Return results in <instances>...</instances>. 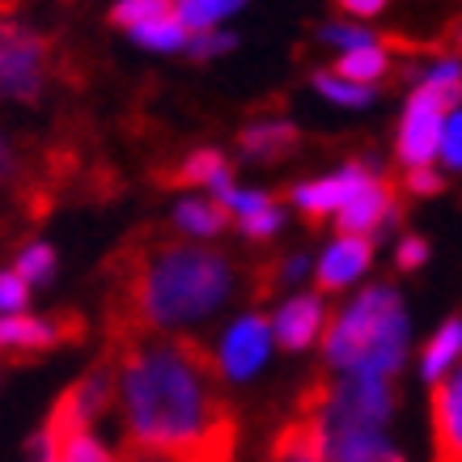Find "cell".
Wrapping results in <instances>:
<instances>
[{
    "mask_svg": "<svg viewBox=\"0 0 462 462\" xmlns=\"http://www.w3.org/2000/svg\"><path fill=\"white\" fill-rule=\"evenodd\" d=\"M102 356L115 361L127 441L170 454L234 458L238 420L221 394V361H212L196 339L153 331L106 344Z\"/></svg>",
    "mask_w": 462,
    "mask_h": 462,
    "instance_id": "obj_1",
    "label": "cell"
},
{
    "mask_svg": "<svg viewBox=\"0 0 462 462\" xmlns=\"http://www.w3.org/2000/svg\"><path fill=\"white\" fill-rule=\"evenodd\" d=\"M106 344H124L208 319L234 293L238 267L208 246L179 242L162 229H136L106 259Z\"/></svg>",
    "mask_w": 462,
    "mask_h": 462,
    "instance_id": "obj_2",
    "label": "cell"
},
{
    "mask_svg": "<svg viewBox=\"0 0 462 462\" xmlns=\"http://www.w3.org/2000/svg\"><path fill=\"white\" fill-rule=\"evenodd\" d=\"M327 365L344 374L394 378L407 352V314L391 284H374L352 301L327 331Z\"/></svg>",
    "mask_w": 462,
    "mask_h": 462,
    "instance_id": "obj_3",
    "label": "cell"
},
{
    "mask_svg": "<svg viewBox=\"0 0 462 462\" xmlns=\"http://www.w3.org/2000/svg\"><path fill=\"white\" fill-rule=\"evenodd\" d=\"M301 416H319V429L327 437L331 462L348 458L356 449L382 441V424L394 411L391 378L374 374H344L336 382H310L306 394L297 399Z\"/></svg>",
    "mask_w": 462,
    "mask_h": 462,
    "instance_id": "obj_4",
    "label": "cell"
},
{
    "mask_svg": "<svg viewBox=\"0 0 462 462\" xmlns=\"http://www.w3.org/2000/svg\"><path fill=\"white\" fill-rule=\"evenodd\" d=\"M111 394H119V382H115V361H111V356H102L89 374H81V378L72 382L69 391L56 399V407H51V411H47V420H42L39 437L56 449V454H64V446H69L72 437L89 433V424L106 411Z\"/></svg>",
    "mask_w": 462,
    "mask_h": 462,
    "instance_id": "obj_5",
    "label": "cell"
},
{
    "mask_svg": "<svg viewBox=\"0 0 462 462\" xmlns=\"http://www.w3.org/2000/svg\"><path fill=\"white\" fill-rule=\"evenodd\" d=\"M51 77V42L0 9V98L34 102Z\"/></svg>",
    "mask_w": 462,
    "mask_h": 462,
    "instance_id": "obj_6",
    "label": "cell"
},
{
    "mask_svg": "<svg viewBox=\"0 0 462 462\" xmlns=\"http://www.w3.org/2000/svg\"><path fill=\"white\" fill-rule=\"evenodd\" d=\"M458 111L446 94H437L429 85H416L411 98L403 106V124L394 136V157L403 162V170H424L433 166V157L441 153V136H446V119Z\"/></svg>",
    "mask_w": 462,
    "mask_h": 462,
    "instance_id": "obj_7",
    "label": "cell"
},
{
    "mask_svg": "<svg viewBox=\"0 0 462 462\" xmlns=\"http://www.w3.org/2000/svg\"><path fill=\"white\" fill-rule=\"evenodd\" d=\"M85 339V319L77 310L60 314H5L0 319V356L9 361H34L42 352L69 348Z\"/></svg>",
    "mask_w": 462,
    "mask_h": 462,
    "instance_id": "obj_8",
    "label": "cell"
},
{
    "mask_svg": "<svg viewBox=\"0 0 462 462\" xmlns=\"http://www.w3.org/2000/svg\"><path fill=\"white\" fill-rule=\"evenodd\" d=\"M378 179L369 166L361 162H344L336 174H322V179H310V182H297L293 191H289V204H293L306 221H322L327 212H344L352 199L361 196L369 182Z\"/></svg>",
    "mask_w": 462,
    "mask_h": 462,
    "instance_id": "obj_9",
    "label": "cell"
},
{
    "mask_svg": "<svg viewBox=\"0 0 462 462\" xmlns=\"http://www.w3.org/2000/svg\"><path fill=\"white\" fill-rule=\"evenodd\" d=\"M272 322L263 319V314H246V319H238L234 327H229V336H225L221 344V374L229 382H246L254 378L259 369H263L267 361V348H272Z\"/></svg>",
    "mask_w": 462,
    "mask_h": 462,
    "instance_id": "obj_10",
    "label": "cell"
},
{
    "mask_svg": "<svg viewBox=\"0 0 462 462\" xmlns=\"http://www.w3.org/2000/svg\"><path fill=\"white\" fill-rule=\"evenodd\" d=\"M369 259H374V238L339 234V238L319 254V267H314L319 293H344L348 284H356L365 272H369Z\"/></svg>",
    "mask_w": 462,
    "mask_h": 462,
    "instance_id": "obj_11",
    "label": "cell"
},
{
    "mask_svg": "<svg viewBox=\"0 0 462 462\" xmlns=\"http://www.w3.org/2000/svg\"><path fill=\"white\" fill-rule=\"evenodd\" d=\"M322 327H327V301H322V293H301V297H289L276 310L272 336H276V344L284 352H306L322 336Z\"/></svg>",
    "mask_w": 462,
    "mask_h": 462,
    "instance_id": "obj_12",
    "label": "cell"
},
{
    "mask_svg": "<svg viewBox=\"0 0 462 462\" xmlns=\"http://www.w3.org/2000/svg\"><path fill=\"white\" fill-rule=\"evenodd\" d=\"M394 221H399V199H394V187L386 179H374L348 208L339 212V229L356 234V238H378Z\"/></svg>",
    "mask_w": 462,
    "mask_h": 462,
    "instance_id": "obj_13",
    "label": "cell"
},
{
    "mask_svg": "<svg viewBox=\"0 0 462 462\" xmlns=\"http://www.w3.org/2000/svg\"><path fill=\"white\" fill-rule=\"evenodd\" d=\"M217 199L229 208V221L238 225L251 242H267L272 234H281L284 204L276 196H267V191H238V187H229V191H225V196H217Z\"/></svg>",
    "mask_w": 462,
    "mask_h": 462,
    "instance_id": "obj_14",
    "label": "cell"
},
{
    "mask_svg": "<svg viewBox=\"0 0 462 462\" xmlns=\"http://www.w3.org/2000/svg\"><path fill=\"white\" fill-rule=\"evenodd\" d=\"M437 462H462V365L433 386Z\"/></svg>",
    "mask_w": 462,
    "mask_h": 462,
    "instance_id": "obj_15",
    "label": "cell"
},
{
    "mask_svg": "<svg viewBox=\"0 0 462 462\" xmlns=\"http://www.w3.org/2000/svg\"><path fill=\"white\" fill-rule=\"evenodd\" d=\"M162 187H208L217 196H225L234 187V170H229V157L217 153V149H196L187 153L174 170H162L157 174Z\"/></svg>",
    "mask_w": 462,
    "mask_h": 462,
    "instance_id": "obj_16",
    "label": "cell"
},
{
    "mask_svg": "<svg viewBox=\"0 0 462 462\" xmlns=\"http://www.w3.org/2000/svg\"><path fill=\"white\" fill-rule=\"evenodd\" d=\"M301 144L293 119H254L238 132V153L246 162H281Z\"/></svg>",
    "mask_w": 462,
    "mask_h": 462,
    "instance_id": "obj_17",
    "label": "cell"
},
{
    "mask_svg": "<svg viewBox=\"0 0 462 462\" xmlns=\"http://www.w3.org/2000/svg\"><path fill=\"white\" fill-rule=\"evenodd\" d=\"M229 221V208H225L221 199H182L179 208H174V229L179 234H191V238H217Z\"/></svg>",
    "mask_w": 462,
    "mask_h": 462,
    "instance_id": "obj_18",
    "label": "cell"
},
{
    "mask_svg": "<svg viewBox=\"0 0 462 462\" xmlns=\"http://www.w3.org/2000/svg\"><path fill=\"white\" fill-rule=\"evenodd\" d=\"M454 361H462V319H449V322H441L437 327V336L429 339V348H424V356H420V374H424V382H441L446 378V369Z\"/></svg>",
    "mask_w": 462,
    "mask_h": 462,
    "instance_id": "obj_19",
    "label": "cell"
},
{
    "mask_svg": "<svg viewBox=\"0 0 462 462\" xmlns=\"http://www.w3.org/2000/svg\"><path fill=\"white\" fill-rule=\"evenodd\" d=\"M336 72L344 81H356V85H369V89H378L386 77H391V51L382 47V42H369L361 51H348V56L336 60Z\"/></svg>",
    "mask_w": 462,
    "mask_h": 462,
    "instance_id": "obj_20",
    "label": "cell"
},
{
    "mask_svg": "<svg viewBox=\"0 0 462 462\" xmlns=\"http://www.w3.org/2000/svg\"><path fill=\"white\" fill-rule=\"evenodd\" d=\"M127 34H132V42H136V47L157 51V56H166V51H187V42H191V30L182 26L179 14L157 17V22H144V26L127 30Z\"/></svg>",
    "mask_w": 462,
    "mask_h": 462,
    "instance_id": "obj_21",
    "label": "cell"
},
{
    "mask_svg": "<svg viewBox=\"0 0 462 462\" xmlns=\"http://www.w3.org/2000/svg\"><path fill=\"white\" fill-rule=\"evenodd\" d=\"M246 0H179V17L182 26L199 34V30H217L225 17H234Z\"/></svg>",
    "mask_w": 462,
    "mask_h": 462,
    "instance_id": "obj_22",
    "label": "cell"
},
{
    "mask_svg": "<svg viewBox=\"0 0 462 462\" xmlns=\"http://www.w3.org/2000/svg\"><path fill=\"white\" fill-rule=\"evenodd\" d=\"M314 89H319L327 102H336V106H369V102L378 98V89H369V85H356V81H344L336 69L331 72H314Z\"/></svg>",
    "mask_w": 462,
    "mask_h": 462,
    "instance_id": "obj_23",
    "label": "cell"
},
{
    "mask_svg": "<svg viewBox=\"0 0 462 462\" xmlns=\"http://www.w3.org/2000/svg\"><path fill=\"white\" fill-rule=\"evenodd\" d=\"M179 14V0H115L111 22L124 30H136L144 22H157V17Z\"/></svg>",
    "mask_w": 462,
    "mask_h": 462,
    "instance_id": "obj_24",
    "label": "cell"
},
{
    "mask_svg": "<svg viewBox=\"0 0 462 462\" xmlns=\"http://www.w3.org/2000/svg\"><path fill=\"white\" fill-rule=\"evenodd\" d=\"M14 272L30 289H39V284H47L56 276V251H51L47 242H30V246H22V254H17Z\"/></svg>",
    "mask_w": 462,
    "mask_h": 462,
    "instance_id": "obj_25",
    "label": "cell"
},
{
    "mask_svg": "<svg viewBox=\"0 0 462 462\" xmlns=\"http://www.w3.org/2000/svg\"><path fill=\"white\" fill-rule=\"evenodd\" d=\"M322 42H327V47H336L339 56H348V51L369 47L374 34H369L361 22H331V26H322Z\"/></svg>",
    "mask_w": 462,
    "mask_h": 462,
    "instance_id": "obj_26",
    "label": "cell"
},
{
    "mask_svg": "<svg viewBox=\"0 0 462 462\" xmlns=\"http://www.w3.org/2000/svg\"><path fill=\"white\" fill-rule=\"evenodd\" d=\"M234 47H238V39H234L229 30H199V34H191V42H187V56L217 60V56H225V51H234Z\"/></svg>",
    "mask_w": 462,
    "mask_h": 462,
    "instance_id": "obj_27",
    "label": "cell"
},
{
    "mask_svg": "<svg viewBox=\"0 0 462 462\" xmlns=\"http://www.w3.org/2000/svg\"><path fill=\"white\" fill-rule=\"evenodd\" d=\"M30 301V284L17 272H0V319L5 314H26Z\"/></svg>",
    "mask_w": 462,
    "mask_h": 462,
    "instance_id": "obj_28",
    "label": "cell"
},
{
    "mask_svg": "<svg viewBox=\"0 0 462 462\" xmlns=\"http://www.w3.org/2000/svg\"><path fill=\"white\" fill-rule=\"evenodd\" d=\"M26 182V162H22V149H17L5 132H0V187H22Z\"/></svg>",
    "mask_w": 462,
    "mask_h": 462,
    "instance_id": "obj_29",
    "label": "cell"
},
{
    "mask_svg": "<svg viewBox=\"0 0 462 462\" xmlns=\"http://www.w3.org/2000/svg\"><path fill=\"white\" fill-rule=\"evenodd\" d=\"M441 162L454 174H462V111H454L446 119V136H441Z\"/></svg>",
    "mask_w": 462,
    "mask_h": 462,
    "instance_id": "obj_30",
    "label": "cell"
},
{
    "mask_svg": "<svg viewBox=\"0 0 462 462\" xmlns=\"http://www.w3.org/2000/svg\"><path fill=\"white\" fill-rule=\"evenodd\" d=\"M424 259H429V242L416 238V234H407V238L394 246V267H399V272H420Z\"/></svg>",
    "mask_w": 462,
    "mask_h": 462,
    "instance_id": "obj_31",
    "label": "cell"
},
{
    "mask_svg": "<svg viewBox=\"0 0 462 462\" xmlns=\"http://www.w3.org/2000/svg\"><path fill=\"white\" fill-rule=\"evenodd\" d=\"M446 182H441V174H437L433 166L424 170H403V191H411V196H437Z\"/></svg>",
    "mask_w": 462,
    "mask_h": 462,
    "instance_id": "obj_32",
    "label": "cell"
},
{
    "mask_svg": "<svg viewBox=\"0 0 462 462\" xmlns=\"http://www.w3.org/2000/svg\"><path fill=\"white\" fill-rule=\"evenodd\" d=\"M339 462H403V454L391 449L386 441H374V446L356 449V454H348V458H339Z\"/></svg>",
    "mask_w": 462,
    "mask_h": 462,
    "instance_id": "obj_33",
    "label": "cell"
},
{
    "mask_svg": "<svg viewBox=\"0 0 462 462\" xmlns=\"http://www.w3.org/2000/svg\"><path fill=\"white\" fill-rule=\"evenodd\" d=\"M339 14H348L352 22H369V17H378L386 9V0H336Z\"/></svg>",
    "mask_w": 462,
    "mask_h": 462,
    "instance_id": "obj_34",
    "label": "cell"
},
{
    "mask_svg": "<svg viewBox=\"0 0 462 462\" xmlns=\"http://www.w3.org/2000/svg\"><path fill=\"white\" fill-rule=\"evenodd\" d=\"M449 56H462V26H454V34H449Z\"/></svg>",
    "mask_w": 462,
    "mask_h": 462,
    "instance_id": "obj_35",
    "label": "cell"
},
{
    "mask_svg": "<svg viewBox=\"0 0 462 462\" xmlns=\"http://www.w3.org/2000/svg\"><path fill=\"white\" fill-rule=\"evenodd\" d=\"M0 9H9V5H5V0H0Z\"/></svg>",
    "mask_w": 462,
    "mask_h": 462,
    "instance_id": "obj_36",
    "label": "cell"
}]
</instances>
